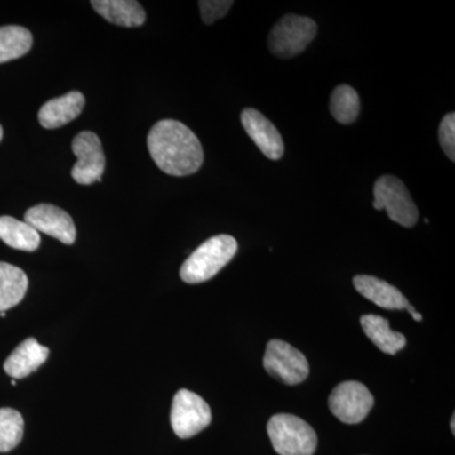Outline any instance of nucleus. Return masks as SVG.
I'll list each match as a JSON object with an SVG mask.
<instances>
[{
  "label": "nucleus",
  "instance_id": "obj_1",
  "mask_svg": "<svg viewBox=\"0 0 455 455\" xmlns=\"http://www.w3.org/2000/svg\"><path fill=\"white\" fill-rule=\"evenodd\" d=\"M149 155L171 176L193 175L204 163L202 143L190 128L175 119L156 123L147 137Z\"/></svg>",
  "mask_w": 455,
  "mask_h": 455
},
{
  "label": "nucleus",
  "instance_id": "obj_2",
  "mask_svg": "<svg viewBox=\"0 0 455 455\" xmlns=\"http://www.w3.org/2000/svg\"><path fill=\"white\" fill-rule=\"evenodd\" d=\"M238 251V243L233 236H212L197 247L185 260L180 276L187 283H202L211 280L221 268L226 267Z\"/></svg>",
  "mask_w": 455,
  "mask_h": 455
},
{
  "label": "nucleus",
  "instance_id": "obj_3",
  "mask_svg": "<svg viewBox=\"0 0 455 455\" xmlns=\"http://www.w3.org/2000/svg\"><path fill=\"white\" fill-rule=\"evenodd\" d=\"M267 433L275 451L280 455H313L317 447L315 431L295 415L272 416Z\"/></svg>",
  "mask_w": 455,
  "mask_h": 455
},
{
  "label": "nucleus",
  "instance_id": "obj_4",
  "mask_svg": "<svg viewBox=\"0 0 455 455\" xmlns=\"http://www.w3.org/2000/svg\"><path fill=\"white\" fill-rule=\"evenodd\" d=\"M316 33L315 20L298 14H287L269 33L268 49L280 59H291L309 46Z\"/></svg>",
  "mask_w": 455,
  "mask_h": 455
},
{
  "label": "nucleus",
  "instance_id": "obj_5",
  "mask_svg": "<svg viewBox=\"0 0 455 455\" xmlns=\"http://www.w3.org/2000/svg\"><path fill=\"white\" fill-rule=\"evenodd\" d=\"M376 211L387 212L395 223L405 228L414 227L419 220L418 206L400 179L386 175L377 180L373 188Z\"/></svg>",
  "mask_w": 455,
  "mask_h": 455
},
{
  "label": "nucleus",
  "instance_id": "obj_6",
  "mask_svg": "<svg viewBox=\"0 0 455 455\" xmlns=\"http://www.w3.org/2000/svg\"><path fill=\"white\" fill-rule=\"evenodd\" d=\"M263 366L268 374L286 385L304 382L310 373L309 362L300 350L280 339L267 344Z\"/></svg>",
  "mask_w": 455,
  "mask_h": 455
},
{
  "label": "nucleus",
  "instance_id": "obj_7",
  "mask_svg": "<svg viewBox=\"0 0 455 455\" xmlns=\"http://www.w3.org/2000/svg\"><path fill=\"white\" fill-rule=\"evenodd\" d=\"M211 421V407L199 395L188 390H180L175 395L171 409V427L179 438L196 435L208 427Z\"/></svg>",
  "mask_w": 455,
  "mask_h": 455
},
{
  "label": "nucleus",
  "instance_id": "obj_8",
  "mask_svg": "<svg viewBox=\"0 0 455 455\" xmlns=\"http://www.w3.org/2000/svg\"><path fill=\"white\" fill-rule=\"evenodd\" d=\"M373 403V395L363 383L357 381L340 383L328 401L331 411L344 424L362 423L372 410Z\"/></svg>",
  "mask_w": 455,
  "mask_h": 455
},
{
  "label": "nucleus",
  "instance_id": "obj_9",
  "mask_svg": "<svg viewBox=\"0 0 455 455\" xmlns=\"http://www.w3.org/2000/svg\"><path fill=\"white\" fill-rule=\"evenodd\" d=\"M71 148L77 157V163L71 170L75 181L80 185L100 182L106 171V156L97 134L90 131L82 132L75 137Z\"/></svg>",
  "mask_w": 455,
  "mask_h": 455
},
{
  "label": "nucleus",
  "instance_id": "obj_10",
  "mask_svg": "<svg viewBox=\"0 0 455 455\" xmlns=\"http://www.w3.org/2000/svg\"><path fill=\"white\" fill-rule=\"evenodd\" d=\"M25 221L37 232L59 239L64 244H74L76 241L73 218L59 206L51 204L32 206L26 212Z\"/></svg>",
  "mask_w": 455,
  "mask_h": 455
},
{
  "label": "nucleus",
  "instance_id": "obj_11",
  "mask_svg": "<svg viewBox=\"0 0 455 455\" xmlns=\"http://www.w3.org/2000/svg\"><path fill=\"white\" fill-rule=\"evenodd\" d=\"M242 124L262 154L269 160H280L283 156V137L277 128L259 110L247 108L242 112Z\"/></svg>",
  "mask_w": 455,
  "mask_h": 455
},
{
  "label": "nucleus",
  "instance_id": "obj_12",
  "mask_svg": "<svg viewBox=\"0 0 455 455\" xmlns=\"http://www.w3.org/2000/svg\"><path fill=\"white\" fill-rule=\"evenodd\" d=\"M85 98L80 92H70L62 97L51 99L38 112V121L46 130H56L73 122L82 114Z\"/></svg>",
  "mask_w": 455,
  "mask_h": 455
},
{
  "label": "nucleus",
  "instance_id": "obj_13",
  "mask_svg": "<svg viewBox=\"0 0 455 455\" xmlns=\"http://www.w3.org/2000/svg\"><path fill=\"white\" fill-rule=\"evenodd\" d=\"M50 350L41 346L35 338L20 344L7 358L4 371L12 379H20L37 371L49 358Z\"/></svg>",
  "mask_w": 455,
  "mask_h": 455
},
{
  "label": "nucleus",
  "instance_id": "obj_14",
  "mask_svg": "<svg viewBox=\"0 0 455 455\" xmlns=\"http://www.w3.org/2000/svg\"><path fill=\"white\" fill-rule=\"evenodd\" d=\"M353 283L362 296L382 309L403 310L409 305V301L400 290L379 278L359 275L355 277Z\"/></svg>",
  "mask_w": 455,
  "mask_h": 455
},
{
  "label": "nucleus",
  "instance_id": "obj_15",
  "mask_svg": "<svg viewBox=\"0 0 455 455\" xmlns=\"http://www.w3.org/2000/svg\"><path fill=\"white\" fill-rule=\"evenodd\" d=\"M92 5L104 20L113 25L132 28L146 22L145 9L134 0H94Z\"/></svg>",
  "mask_w": 455,
  "mask_h": 455
},
{
  "label": "nucleus",
  "instance_id": "obj_16",
  "mask_svg": "<svg viewBox=\"0 0 455 455\" xmlns=\"http://www.w3.org/2000/svg\"><path fill=\"white\" fill-rule=\"evenodd\" d=\"M361 324L370 340L386 355H396L406 346L405 335L391 331L385 317L363 315L361 317Z\"/></svg>",
  "mask_w": 455,
  "mask_h": 455
},
{
  "label": "nucleus",
  "instance_id": "obj_17",
  "mask_svg": "<svg viewBox=\"0 0 455 455\" xmlns=\"http://www.w3.org/2000/svg\"><path fill=\"white\" fill-rule=\"evenodd\" d=\"M28 278L22 269L0 262V313L17 307L25 298Z\"/></svg>",
  "mask_w": 455,
  "mask_h": 455
},
{
  "label": "nucleus",
  "instance_id": "obj_18",
  "mask_svg": "<svg viewBox=\"0 0 455 455\" xmlns=\"http://www.w3.org/2000/svg\"><path fill=\"white\" fill-rule=\"evenodd\" d=\"M0 239L11 248L33 252L40 247L41 236L26 221L13 217H0Z\"/></svg>",
  "mask_w": 455,
  "mask_h": 455
},
{
  "label": "nucleus",
  "instance_id": "obj_19",
  "mask_svg": "<svg viewBox=\"0 0 455 455\" xmlns=\"http://www.w3.org/2000/svg\"><path fill=\"white\" fill-rule=\"evenodd\" d=\"M32 44V33L25 27H0V64L25 56Z\"/></svg>",
  "mask_w": 455,
  "mask_h": 455
},
{
  "label": "nucleus",
  "instance_id": "obj_20",
  "mask_svg": "<svg viewBox=\"0 0 455 455\" xmlns=\"http://www.w3.org/2000/svg\"><path fill=\"white\" fill-rule=\"evenodd\" d=\"M331 112L335 121L341 124H352L357 121L361 112L358 92L349 85L337 86L331 98Z\"/></svg>",
  "mask_w": 455,
  "mask_h": 455
},
{
  "label": "nucleus",
  "instance_id": "obj_21",
  "mask_svg": "<svg viewBox=\"0 0 455 455\" xmlns=\"http://www.w3.org/2000/svg\"><path fill=\"white\" fill-rule=\"evenodd\" d=\"M25 421L17 410L0 409V453L13 451L23 438Z\"/></svg>",
  "mask_w": 455,
  "mask_h": 455
},
{
  "label": "nucleus",
  "instance_id": "obj_22",
  "mask_svg": "<svg viewBox=\"0 0 455 455\" xmlns=\"http://www.w3.org/2000/svg\"><path fill=\"white\" fill-rule=\"evenodd\" d=\"M439 142L443 151L455 161V114L449 113L444 116L439 127Z\"/></svg>",
  "mask_w": 455,
  "mask_h": 455
},
{
  "label": "nucleus",
  "instance_id": "obj_23",
  "mask_svg": "<svg viewBox=\"0 0 455 455\" xmlns=\"http://www.w3.org/2000/svg\"><path fill=\"white\" fill-rule=\"evenodd\" d=\"M233 4L235 3L227 2V0H202L199 2V7L204 23L212 25L215 20H220L226 16Z\"/></svg>",
  "mask_w": 455,
  "mask_h": 455
},
{
  "label": "nucleus",
  "instance_id": "obj_24",
  "mask_svg": "<svg viewBox=\"0 0 455 455\" xmlns=\"http://www.w3.org/2000/svg\"><path fill=\"white\" fill-rule=\"evenodd\" d=\"M411 315L412 317H414L416 322H423V315H421L420 313H416V311H414V313H412Z\"/></svg>",
  "mask_w": 455,
  "mask_h": 455
},
{
  "label": "nucleus",
  "instance_id": "obj_25",
  "mask_svg": "<svg viewBox=\"0 0 455 455\" xmlns=\"http://www.w3.org/2000/svg\"><path fill=\"white\" fill-rule=\"evenodd\" d=\"M454 416L451 418V431H453V434H455V427H454Z\"/></svg>",
  "mask_w": 455,
  "mask_h": 455
},
{
  "label": "nucleus",
  "instance_id": "obj_26",
  "mask_svg": "<svg viewBox=\"0 0 455 455\" xmlns=\"http://www.w3.org/2000/svg\"><path fill=\"white\" fill-rule=\"evenodd\" d=\"M3 139V128L2 125H0V140Z\"/></svg>",
  "mask_w": 455,
  "mask_h": 455
},
{
  "label": "nucleus",
  "instance_id": "obj_27",
  "mask_svg": "<svg viewBox=\"0 0 455 455\" xmlns=\"http://www.w3.org/2000/svg\"><path fill=\"white\" fill-rule=\"evenodd\" d=\"M5 315H7V314H5L4 311H3V313H0V316L5 317Z\"/></svg>",
  "mask_w": 455,
  "mask_h": 455
}]
</instances>
